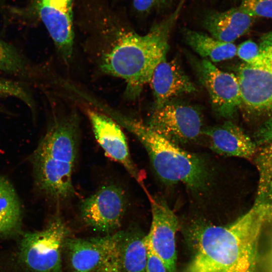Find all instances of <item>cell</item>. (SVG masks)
<instances>
[{
	"mask_svg": "<svg viewBox=\"0 0 272 272\" xmlns=\"http://www.w3.org/2000/svg\"><path fill=\"white\" fill-rule=\"evenodd\" d=\"M179 10L145 35L121 28L88 41L84 50L99 73L123 80L126 96L134 99L149 83L157 65L166 58L169 36Z\"/></svg>",
	"mask_w": 272,
	"mask_h": 272,
	"instance_id": "6da1fadb",
	"label": "cell"
},
{
	"mask_svg": "<svg viewBox=\"0 0 272 272\" xmlns=\"http://www.w3.org/2000/svg\"><path fill=\"white\" fill-rule=\"evenodd\" d=\"M267 212L254 204L226 225L191 222L185 231L191 256L182 272H257L258 237Z\"/></svg>",
	"mask_w": 272,
	"mask_h": 272,
	"instance_id": "7a4b0ae2",
	"label": "cell"
},
{
	"mask_svg": "<svg viewBox=\"0 0 272 272\" xmlns=\"http://www.w3.org/2000/svg\"><path fill=\"white\" fill-rule=\"evenodd\" d=\"M54 111L34 153L33 163L39 190L61 205L76 194L73 175L79 156L80 118L74 107Z\"/></svg>",
	"mask_w": 272,
	"mask_h": 272,
	"instance_id": "3957f363",
	"label": "cell"
},
{
	"mask_svg": "<svg viewBox=\"0 0 272 272\" xmlns=\"http://www.w3.org/2000/svg\"><path fill=\"white\" fill-rule=\"evenodd\" d=\"M112 118L144 146L152 167L165 183L183 184L193 195L203 197L216 183V172L203 156L183 149L140 120L114 113Z\"/></svg>",
	"mask_w": 272,
	"mask_h": 272,
	"instance_id": "277c9868",
	"label": "cell"
},
{
	"mask_svg": "<svg viewBox=\"0 0 272 272\" xmlns=\"http://www.w3.org/2000/svg\"><path fill=\"white\" fill-rule=\"evenodd\" d=\"M69 229L60 216L55 215L42 230L25 233L20 256L34 272H62V252Z\"/></svg>",
	"mask_w": 272,
	"mask_h": 272,
	"instance_id": "5b68a950",
	"label": "cell"
},
{
	"mask_svg": "<svg viewBox=\"0 0 272 272\" xmlns=\"http://www.w3.org/2000/svg\"><path fill=\"white\" fill-rule=\"evenodd\" d=\"M128 206L125 190L115 183H105L80 203L79 215L88 227L107 234L121 226Z\"/></svg>",
	"mask_w": 272,
	"mask_h": 272,
	"instance_id": "8992f818",
	"label": "cell"
},
{
	"mask_svg": "<svg viewBox=\"0 0 272 272\" xmlns=\"http://www.w3.org/2000/svg\"><path fill=\"white\" fill-rule=\"evenodd\" d=\"M155 132L179 146L201 135L203 119L200 112L188 104L167 103L154 109L146 123Z\"/></svg>",
	"mask_w": 272,
	"mask_h": 272,
	"instance_id": "52a82bcc",
	"label": "cell"
},
{
	"mask_svg": "<svg viewBox=\"0 0 272 272\" xmlns=\"http://www.w3.org/2000/svg\"><path fill=\"white\" fill-rule=\"evenodd\" d=\"M258 55L241 65L238 79L242 103L256 111L272 108V43L259 47Z\"/></svg>",
	"mask_w": 272,
	"mask_h": 272,
	"instance_id": "ba28073f",
	"label": "cell"
},
{
	"mask_svg": "<svg viewBox=\"0 0 272 272\" xmlns=\"http://www.w3.org/2000/svg\"><path fill=\"white\" fill-rule=\"evenodd\" d=\"M198 78L207 90L214 112L226 119L232 118L242 104L236 75L223 71L207 59L193 60Z\"/></svg>",
	"mask_w": 272,
	"mask_h": 272,
	"instance_id": "9c48e42d",
	"label": "cell"
},
{
	"mask_svg": "<svg viewBox=\"0 0 272 272\" xmlns=\"http://www.w3.org/2000/svg\"><path fill=\"white\" fill-rule=\"evenodd\" d=\"M87 114L96 140L105 154L121 165L149 196L150 194L144 185V174L133 161L121 126L101 111L88 108Z\"/></svg>",
	"mask_w": 272,
	"mask_h": 272,
	"instance_id": "30bf717a",
	"label": "cell"
},
{
	"mask_svg": "<svg viewBox=\"0 0 272 272\" xmlns=\"http://www.w3.org/2000/svg\"><path fill=\"white\" fill-rule=\"evenodd\" d=\"M149 199L152 222L149 232L145 235L146 244L162 260L167 272H176L177 217L162 198L151 195Z\"/></svg>",
	"mask_w": 272,
	"mask_h": 272,
	"instance_id": "8fae6325",
	"label": "cell"
},
{
	"mask_svg": "<svg viewBox=\"0 0 272 272\" xmlns=\"http://www.w3.org/2000/svg\"><path fill=\"white\" fill-rule=\"evenodd\" d=\"M123 231L87 238L67 237L64 248L72 272H95L117 247Z\"/></svg>",
	"mask_w": 272,
	"mask_h": 272,
	"instance_id": "7c38bea8",
	"label": "cell"
},
{
	"mask_svg": "<svg viewBox=\"0 0 272 272\" xmlns=\"http://www.w3.org/2000/svg\"><path fill=\"white\" fill-rule=\"evenodd\" d=\"M40 18L62 60L68 63L74 49L72 0H40Z\"/></svg>",
	"mask_w": 272,
	"mask_h": 272,
	"instance_id": "4fadbf2b",
	"label": "cell"
},
{
	"mask_svg": "<svg viewBox=\"0 0 272 272\" xmlns=\"http://www.w3.org/2000/svg\"><path fill=\"white\" fill-rule=\"evenodd\" d=\"M149 83L153 92L154 109L172 99L197 91L195 84L175 59L162 60L156 67Z\"/></svg>",
	"mask_w": 272,
	"mask_h": 272,
	"instance_id": "5bb4252c",
	"label": "cell"
},
{
	"mask_svg": "<svg viewBox=\"0 0 272 272\" xmlns=\"http://www.w3.org/2000/svg\"><path fill=\"white\" fill-rule=\"evenodd\" d=\"M201 135L209 139L210 149L221 156L251 159L256 153L255 144L242 128L230 120L203 127Z\"/></svg>",
	"mask_w": 272,
	"mask_h": 272,
	"instance_id": "9a60e30c",
	"label": "cell"
},
{
	"mask_svg": "<svg viewBox=\"0 0 272 272\" xmlns=\"http://www.w3.org/2000/svg\"><path fill=\"white\" fill-rule=\"evenodd\" d=\"M253 19L238 7L209 13L205 18L203 25L213 37L225 42L233 43L248 32Z\"/></svg>",
	"mask_w": 272,
	"mask_h": 272,
	"instance_id": "2e32d148",
	"label": "cell"
},
{
	"mask_svg": "<svg viewBox=\"0 0 272 272\" xmlns=\"http://www.w3.org/2000/svg\"><path fill=\"white\" fill-rule=\"evenodd\" d=\"M145 235L137 228L123 231L118 245L121 272H146L147 251Z\"/></svg>",
	"mask_w": 272,
	"mask_h": 272,
	"instance_id": "e0dca14e",
	"label": "cell"
},
{
	"mask_svg": "<svg viewBox=\"0 0 272 272\" xmlns=\"http://www.w3.org/2000/svg\"><path fill=\"white\" fill-rule=\"evenodd\" d=\"M183 34L186 43L210 61L220 62L236 55L237 47L233 43L221 41L206 33L189 29L185 30Z\"/></svg>",
	"mask_w": 272,
	"mask_h": 272,
	"instance_id": "ac0fdd59",
	"label": "cell"
},
{
	"mask_svg": "<svg viewBox=\"0 0 272 272\" xmlns=\"http://www.w3.org/2000/svg\"><path fill=\"white\" fill-rule=\"evenodd\" d=\"M21 208L12 185L0 176V235L16 231L20 226Z\"/></svg>",
	"mask_w": 272,
	"mask_h": 272,
	"instance_id": "d6986e66",
	"label": "cell"
},
{
	"mask_svg": "<svg viewBox=\"0 0 272 272\" xmlns=\"http://www.w3.org/2000/svg\"><path fill=\"white\" fill-rule=\"evenodd\" d=\"M256 149L254 163L259 173V181L255 204L272 208V143Z\"/></svg>",
	"mask_w": 272,
	"mask_h": 272,
	"instance_id": "ffe728a7",
	"label": "cell"
},
{
	"mask_svg": "<svg viewBox=\"0 0 272 272\" xmlns=\"http://www.w3.org/2000/svg\"><path fill=\"white\" fill-rule=\"evenodd\" d=\"M36 71L15 46L0 38V73L32 79Z\"/></svg>",
	"mask_w": 272,
	"mask_h": 272,
	"instance_id": "44dd1931",
	"label": "cell"
},
{
	"mask_svg": "<svg viewBox=\"0 0 272 272\" xmlns=\"http://www.w3.org/2000/svg\"><path fill=\"white\" fill-rule=\"evenodd\" d=\"M14 98L24 103L34 113L35 102L30 92L20 82L0 78V98Z\"/></svg>",
	"mask_w": 272,
	"mask_h": 272,
	"instance_id": "7402d4cb",
	"label": "cell"
},
{
	"mask_svg": "<svg viewBox=\"0 0 272 272\" xmlns=\"http://www.w3.org/2000/svg\"><path fill=\"white\" fill-rule=\"evenodd\" d=\"M239 7L252 18H272V0H242Z\"/></svg>",
	"mask_w": 272,
	"mask_h": 272,
	"instance_id": "603a6c76",
	"label": "cell"
},
{
	"mask_svg": "<svg viewBox=\"0 0 272 272\" xmlns=\"http://www.w3.org/2000/svg\"><path fill=\"white\" fill-rule=\"evenodd\" d=\"M259 52V46L251 40H247L237 47L236 54L246 63L251 62Z\"/></svg>",
	"mask_w": 272,
	"mask_h": 272,
	"instance_id": "cb8c5ba5",
	"label": "cell"
},
{
	"mask_svg": "<svg viewBox=\"0 0 272 272\" xmlns=\"http://www.w3.org/2000/svg\"><path fill=\"white\" fill-rule=\"evenodd\" d=\"M173 0H133L134 8L140 12H148L153 9L162 8Z\"/></svg>",
	"mask_w": 272,
	"mask_h": 272,
	"instance_id": "d4e9b609",
	"label": "cell"
},
{
	"mask_svg": "<svg viewBox=\"0 0 272 272\" xmlns=\"http://www.w3.org/2000/svg\"><path fill=\"white\" fill-rule=\"evenodd\" d=\"M256 144L263 145L272 143V117L266 120L256 132Z\"/></svg>",
	"mask_w": 272,
	"mask_h": 272,
	"instance_id": "484cf974",
	"label": "cell"
},
{
	"mask_svg": "<svg viewBox=\"0 0 272 272\" xmlns=\"http://www.w3.org/2000/svg\"><path fill=\"white\" fill-rule=\"evenodd\" d=\"M146 245L147 251L146 272H166V267L162 260L146 244Z\"/></svg>",
	"mask_w": 272,
	"mask_h": 272,
	"instance_id": "4316f807",
	"label": "cell"
},
{
	"mask_svg": "<svg viewBox=\"0 0 272 272\" xmlns=\"http://www.w3.org/2000/svg\"><path fill=\"white\" fill-rule=\"evenodd\" d=\"M118 245L95 272H121L118 257Z\"/></svg>",
	"mask_w": 272,
	"mask_h": 272,
	"instance_id": "83f0119b",
	"label": "cell"
},
{
	"mask_svg": "<svg viewBox=\"0 0 272 272\" xmlns=\"http://www.w3.org/2000/svg\"><path fill=\"white\" fill-rule=\"evenodd\" d=\"M270 43H272V31L269 32L263 36L260 46H263Z\"/></svg>",
	"mask_w": 272,
	"mask_h": 272,
	"instance_id": "f1b7e54d",
	"label": "cell"
},
{
	"mask_svg": "<svg viewBox=\"0 0 272 272\" xmlns=\"http://www.w3.org/2000/svg\"><path fill=\"white\" fill-rule=\"evenodd\" d=\"M8 110L6 109L3 106H0V113H5L6 112H7Z\"/></svg>",
	"mask_w": 272,
	"mask_h": 272,
	"instance_id": "f546056e",
	"label": "cell"
}]
</instances>
